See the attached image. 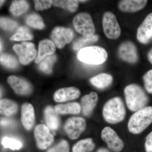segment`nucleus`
Returning <instances> with one entry per match:
<instances>
[{
    "label": "nucleus",
    "instance_id": "obj_1",
    "mask_svg": "<svg viewBox=\"0 0 152 152\" xmlns=\"http://www.w3.org/2000/svg\"><path fill=\"white\" fill-rule=\"evenodd\" d=\"M124 93L127 106L132 111L135 112L146 107L148 103V97L139 85L132 84L127 86Z\"/></svg>",
    "mask_w": 152,
    "mask_h": 152
},
{
    "label": "nucleus",
    "instance_id": "obj_2",
    "mask_svg": "<svg viewBox=\"0 0 152 152\" xmlns=\"http://www.w3.org/2000/svg\"><path fill=\"white\" fill-rule=\"evenodd\" d=\"M126 114L124 104L121 99L118 97L109 100L103 109L104 119L109 124H115L122 121Z\"/></svg>",
    "mask_w": 152,
    "mask_h": 152
},
{
    "label": "nucleus",
    "instance_id": "obj_3",
    "mask_svg": "<svg viewBox=\"0 0 152 152\" xmlns=\"http://www.w3.org/2000/svg\"><path fill=\"white\" fill-rule=\"evenodd\" d=\"M152 123V107L147 106L135 112L128 122L129 131L133 134L143 132Z\"/></svg>",
    "mask_w": 152,
    "mask_h": 152
},
{
    "label": "nucleus",
    "instance_id": "obj_4",
    "mask_svg": "<svg viewBox=\"0 0 152 152\" xmlns=\"http://www.w3.org/2000/svg\"><path fill=\"white\" fill-rule=\"evenodd\" d=\"M77 57L80 61L86 64L99 65L105 61L108 54L107 51L102 47L89 46L80 50Z\"/></svg>",
    "mask_w": 152,
    "mask_h": 152
},
{
    "label": "nucleus",
    "instance_id": "obj_5",
    "mask_svg": "<svg viewBox=\"0 0 152 152\" xmlns=\"http://www.w3.org/2000/svg\"><path fill=\"white\" fill-rule=\"evenodd\" d=\"M73 24L76 31L83 37H91L94 35L95 27L89 14L86 12L77 14L74 18Z\"/></svg>",
    "mask_w": 152,
    "mask_h": 152
},
{
    "label": "nucleus",
    "instance_id": "obj_6",
    "mask_svg": "<svg viewBox=\"0 0 152 152\" xmlns=\"http://www.w3.org/2000/svg\"><path fill=\"white\" fill-rule=\"evenodd\" d=\"M103 28L106 37L110 39H115L120 37L121 29L116 17L110 12L104 13L102 20Z\"/></svg>",
    "mask_w": 152,
    "mask_h": 152
},
{
    "label": "nucleus",
    "instance_id": "obj_7",
    "mask_svg": "<svg viewBox=\"0 0 152 152\" xmlns=\"http://www.w3.org/2000/svg\"><path fill=\"white\" fill-rule=\"evenodd\" d=\"M13 48L18 56L20 63L24 65L28 64L37 56V50L32 43L24 42L21 45L16 44Z\"/></svg>",
    "mask_w": 152,
    "mask_h": 152
},
{
    "label": "nucleus",
    "instance_id": "obj_8",
    "mask_svg": "<svg viewBox=\"0 0 152 152\" xmlns=\"http://www.w3.org/2000/svg\"><path fill=\"white\" fill-rule=\"evenodd\" d=\"M101 137L107 143L109 149L115 152H121L124 147V144L116 132L110 127H106L102 131Z\"/></svg>",
    "mask_w": 152,
    "mask_h": 152
},
{
    "label": "nucleus",
    "instance_id": "obj_9",
    "mask_svg": "<svg viewBox=\"0 0 152 152\" xmlns=\"http://www.w3.org/2000/svg\"><path fill=\"white\" fill-rule=\"evenodd\" d=\"M74 37V32L72 29L62 27L55 28L51 34L52 42L59 49L70 42Z\"/></svg>",
    "mask_w": 152,
    "mask_h": 152
},
{
    "label": "nucleus",
    "instance_id": "obj_10",
    "mask_svg": "<svg viewBox=\"0 0 152 152\" xmlns=\"http://www.w3.org/2000/svg\"><path fill=\"white\" fill-rule=\"evenodd\" d=\"M86 127V124L84 119L81 117H73L67 120L64 129L70 138L76 140L84 132Z\"/></svg>",
    "mask_w": 152,
    "mask_h": 152
},
{
    "label": "nucleus",
    "instance_id": "obj_11",
    "mask_svg": "<svg viewBox=\"0 0 152 152\" xmlns=\"http://www.w3.org/2000/svg\"><path fill=\"white\" fill-rule=\"evenodd\" d=\"M118 53L121 59L130 64L137 63L139 59L137 47L131 41H126L121 44Z\"/></svg>",
    "mask_w": 152,
    "mask_h": 152
},
{
    "label": "nucleus",
    "instance_id": "obj_12",
    "mask_svg": "<svg viewBox=\"0 0 152 152\" xmlns=\"http://www.w3.org/2000/svg\"><path fill=\"white\" fill-rule=\"evenodd\" d=\"M34 135L37 145L41 149H45L53 142V137L50 132L48 127L45 125L40 124L37 126Z\"/></svg>",
    "mask_w": 152,
    "mask_h": 152
},
{
    "label": "nucleus",
    "instance_id": "obj_13",
    "mask_svg": "<svg viewBox=\"0 0 152 152\" xmlns=\"http://www.w3.org/2000/svg\"><path fill=\"white\" fill-rule=\"evenodd\" d=\"M137 38L141 43L147 44L152 38V13L147 16L137 31Z\"/></svg>",
    "mask_w": 152,
    "mask_h": 152
},
{
    "label": "nucleus",
    "instance_id": "obj_14",
    "mask_svg": "<svg viewBox=\"0 0 152 152\" xmlns=\"http://www.w3.org/2000/svg\"><path fill=\"white\" fill-rule=\"evenodd\" d=\"M80 95V90L75 87H68L58 90L54 95V99L57 102H63L77 99Z\"/></svg>",
    "mask_w": 152,
    "mask_h": 152
},
{
    "label": "nucleus",
    "instance_id": "obj_15",
    "mask_svg": "<svg viewBox=\"0 0 152 152\" xmlns=\"http://www.w3.org/2000/svg\"><path fill=\"white\" fill-rule=\"evenodd\" d=\"M8 82L17 94L27 95L31 91V87L30 84L21 78L11 76L8 78Z\"/></svg>",
    "mask_w": 152,
    "mask_h": 152
},
{
    "label": "nucleus",
    "instance_id": "obj_16",
    "mask_svg": "<svg viewBox=\"0 0 152 152\" xmlns=\"http://www.w3.org/2000/svg\"><path fill=\"white\" fill-rule=\"evenodd\" d=\"M21 121L25 129L29 130L34 124V110L32 105L29 103H25L21 109Z\"/></svg>",
    "mask_w": 152,
    "mask_h": 152
},
{
    "label": "nucleus",
    "instance_id": "obj_17",
    "mask_svg": "<svg viewBox=\"0 0 152 152\" xmlns=\"http://www.w3.org/2000/svg\"><path fill=\"white\" fill-rule=\"evenodd\" d=\"M55 51L56 46L52 41L45 39L41 41L39 45V52L36 63L38 64L46 57L53 55Z\"/></svg>",
    "mask_w": 152,
    "mask_h": 152
},
{
    "label": "nucleus",
    "instance_id": "obj_18",
    "mask_svg": "<svg viewBox=\"0 0 152 152\" xmlns=\"http://www.w3.org/2000/svg\"><path fill=\"white\" fill-rule=\"evenodd\" d=\"M98 101L97 94L94 92H91L82 98L81 107L84 115L88 116L91 115Z\"/></svg>",
    "mask_w": 152,
    "mask_h": 152
},
{
    "label": "nucleus",
    "instance_id": "obj_19",
    "mask_svg": "<svg viewBox=\"0 0 152 152\" xmlns=\"http://www.w3.org/2000/svg\"><path fill=\"white\" fill-rule=\"evenodd\" d=\"M148 1L145 0H123L119 3V8L126 12H135L145 7Z\"/></svg>",
    "mask_w": 152,
    "mask_h": 152
},
{
    "label": "nucleus",
    "instance_id": "obj_20",
    "mask_svg": "<svg viewBox=\"0 0 152 152\" xmlns=\"http://www.w3.org/2000/svg\"><path fill=\"white\" fill-rule=\"evenodd\" d=\"M91 83L99 89H104L109 86L113 81V77L109 74L101 73L90 79Z\"/></svg>",
    "mask_w": 152,
    "mask_h": 152
},
{
    "label": "nucleus",
    "instance_id": "obj_21",
    "mask_svg": "<svg viewBox=\"0 0 152 152\" xmlns=\"http://www.w3.org/2000/svg\"><path fill=\"white\" fill-rule=\"evenodd\" d=\"M57 113L51 107H48L45 111V119L47 126L52 130H56L60 125V119Z\"/></svg>",
    "mask_w": 152,
    "mask_h": 152
},
{
    "label": "nucleus",
    "instance_id": "obj_22",
    "mask_svg": "<svg viewBox=\"0 0 152 152\" xmlns=\"http://www.w3.org/2000/svg\"><path fill=\"white\" fill-rule=\"evenodd\" d=\"M55 110L58 114H78L80 113L81 107L77 102L70 103L65 104H58L56 106Z\"/></svg>",
    "mask_w": 152,
    "mask_h": 152
},
{
    "label": "nucleus",
    "instance_id": "obj_23",
    "mask_svg": "<svg viewBox=\"0 0 152 152\" xmlns=\"http://www.w3.org/2000/svg\"><path fill=\"white\" fill-rule=\"evenodd\" d=\"M18 105L13 101L4 99L0 101L1 113L5 115L12 116L18 111Z\"/></svg>",
    "mask_w": 152,
    "mask_h": 152
},
{
    "label": "nucleus",
    "instance_id": "obj_24",
    "mask_svg": "<svg viewBox=\"0 0 152 152\" xmlns=\"http://www.w3.org/2000/svg\"><path fill=\"white\" fill-rule=\"evenodd\" d=\"M99 37L97 35H94L91 37H83L79 38L74 43L73 49L75 50H79L85 48L87 46L97 42Z\"/></svg>",
    "mask_w": 152,
    "mask_h": 152
},
{
    "label": "nucleus",
    "instance_id": "obj_25",
    "mask_svg": "<svg viewBox=\"0 0 152 152\" xmlns=\"http://www.w3.org/2000/svg\"><path fill=\"white\" fill-rule=\"evenodd\" d=\"M95 146L92 139L81 140L74 146L72 152H91L94 149Z\"/></svg>",
    "mask_w": 152,
    "mask_h": 152
},
{
    "label": "nucleus",
    "instance_id": "obj_26",
    "mask_svg": "<svg viewBox=\"0 0 152 152\" xmlns=\"http://www.w3.org/2000/svg\"><path fill=\"white\" fill-rule=\"evenodd\" d=\"M28 8V4L26 1H15L11 4L10 11L15 16H18L26 12Z\"/></svg>",
    "mask_w": 152,
    "mask_h": 152
},
{
    "label": "nucleus",
    "instance_id": "obj_27",
    "mask_svg": "<svg viewBox=\"0 0 152 152\" xmlns=\"http://www.w3.org/2000/svg\"><path fill=\"white\" fill-rule=\"evenodd\" d=\"M33 36L27 27L23 26L18 28L16 33L11 37V40L21 41L32 39Z\"/></svg>",
    "mask_w": 152,
    "mask_h": 152
},
{
    "label": "nucleus",
    "instance_id": "obj_28",
    "mask_svg": "<svg viewBox=\"0 0 152 152\" xmlns=\"http://www.w3.org/2000/svg\"><path fill=\"white\" fill-rule=\"evenodd\" d=\"M53 3L56 7L62 8L71 12H76L79 6V1L76 0L53 1Z\"/></svg>",
    "mask_w": 152,
    "mask_h": 152
},
{
    "label": "nucleus",
    "instance_id": "obj_29",
    "mask_svg": "<svg viewBox=\"0 0 152 152\" xmlns=\"http://www.w3.org/2000/svg\"><path fill=\"white\" fill-rule=\"evenodd\" d=\"M26 23L30 26L38 29H42L45 27L43 20L39 15L37 14L28 15L26 18Z\"/></svg>",
    "mask_w": 152,
    "mask_h": 152
},
{
    "label": "nucleus",
    "instance_id": "obj_30",
    "mask_svg": "<svg viewBox=\"0 0 152 152\" xmlns=\"http://www.w3.org/2000/svg\"><path fill=\"white\" fill-rule=\"evenodd\" d=\"M56 60V56L55 55L49 56L44 59L39 64V69L45 73L52 72L53 66Z\"/></svg>",
    "mask_w": 152,
    "mask_h": 152
},
{
    "label": "nucleus",
    "instance_id": "obj_31",
    "mask_svg": "<svg viewBox=\"0 0 152 152\" xmlns=\"http://www.w3.org/2000/svg\"><path fill=\"white\" fill-rule=\"evenodd\" d=\"M0 60L3 65L10 69H15L18 66V63L16 58L9 54H2Z\"/></svg>",
    "mask_w": 152,
    "mask_h": 152
},
{
    "label": "nucleus",
    "instance_id": "obj_32",
    "mask_svg": "<svg viewBox=\"0 0 152 152\" xmlns=\"http://www.w3.org/2000/svg\"><path fill=\"white\" fill-rule=\"evenodd\" d=\"M2 144L4 148H9L12 150H19L22 147L21 142L17 139L8 137L3 138Z\"/></svg>",
    "mask_w": 152,
    "mask_h": 152
},
{
    "label": "nucleus",
    "instance_id": "obj_33",
    "mask_svg": "<svg viewBox=\"0 0 152 152\" xmlns=\"http://www.w3.org/2000/svg\"><path fill=\"white\" fill-rule=\"evenodd\" d=\"M0 24L1 28L7 31H13L18 26V23L13 20L1 18L0 19Z\"/></svg>",
    "mask_w": 152,
    "mask_h": 152
},
{
    "label": "nucleus",
    "instance_id": "obj_34",
    "mask_svg": "<svg viewBox=\"0 0 152 152\" xmlns=\"http://www.w3.org/2000/svg\"><path fill=\"white\" fill-rule=\"evenodd\" d=\"M53 4V1L36 0L34 1L35 9L37 11L43 10L50 8Z\"/></svg>",
    "mask_w": 152,
    "mask_h": 152
},
{
    "label": "nucleus",
    "instance_id": "obj_35",
    "mask_svg": "<svg viewBox=\"0 0 152 152\" xmlns=\"http://www.w3.org/2000/svg\"><path fill=\"white\" fill-rule=\"evenodd\" d=\"M145 88L149 94H152V69L148 71L143 77Z\"/></svg>",
    "mask_w": 152,
    "mask_h": 152
},
{
    "label": "nucleus",
    "instance_id": "obj_36",
    "mask_svg": "<svg viewBox=\"0 0 152 152\" xmlns=\"http://www.w3.org/2000/svg\"><path fill=\"white\" fill-rule=\"evenodd\" d=\"M69 146L65 140L61 141L57 145L50 149L47 152H69Z\"/></svg>",
    "mask_w": 152,
    "mask_h": 152
},
{
    "label": "nucleus",
    "instance_id": "obj_37",
    "mask_svg": "<svg viewBox=\"0 0 152 152\" xmlns=\"http://www.w3.org/2000/svg\"><path fill=\"white\" fill-rule=\"evenodd\" d=\"M145 147L146 152H152V131L146 138Z\"/></svg>",
    "mask_w": 152,
    "mask_h": 152
},
{
    "label": "nucleus",
    "instance_id": "obj_38",
    "mask_svg": "<svg viewBox=\"0 0 152 152\" xmlns=\"http://www.w3.org/2000/svg\"><path fill=\"white\" fill-rule=\"evenodd\" d=\"M14 124H15V122L12 120L6 118H2L1 119V125L2 126H13Z\"/></svg>",
    "mask_w": 152,
    "mask_h": 152
},
{
    "label": "nucleus",
    "instance_id": "obj_39",
    "mask_svg": "<svg viewBox=\"0 0 152 152\" xmlns=\"http://www.w3.org/2000/svg\"><path fill=\"white\" fill-rule=\"evenodd\" d=\"M148 58L149 61L152 64V48L150 50L148 54Z\"/></svg>",
    "mask_w": 152,
    "mask_h": 152
},
{
    "label": "nucleus",
    "instance_id": "obj_40",
    "mask_svg": "<svg viewBox=\"0 0 152 152\" xmlns=\"http://www.w3.org/2000/svg\"><path fill=\"white\" fill-rule=\"evenodd\" d=\"M97 152H110L108 150L106 149L105 148L99 149Z\"/></svg>",
    "mask_w": 152,
    "mask_h": 152
},
{
    "label": "nucleus",
    "instance_id": "obj_41",
    "mask_svg": "<svg viewBox=\"0 0 152 152\" xmlns=\"http://www.w3.org/2000/svg\"><path fill=\"white\" fill-rule=\"evenodd\" d=\"M3 45L1 41V50H2Z\"/></svg>",
    "mask_w": 152,
    "mask_h": 152
},
{
    "label": "nucleus",
    "instance_id": "obj_42",
    "mask_svg": "<svg viewBox=\"0 0 152 152\" xmlns=\"http://www.w3.org/2000/svg\"><path fill=\"white\" fill-rule=\"evenodd\" d=\"M0 3H1V6L3 4V3L5 1H0Z\"/></svg>",
    "mask_w": 152,
    "mask_h": 152
},
{
    "label": "nucleus",
    "instance_id": "obj_43",
    "mask_svg": "<svg viewBox=\"0 0 152 152\" xmlns=\"http://www.w3.org/2000/svg\"><path fill=\"white\" fill-rule=\"evenodd\" d=\"M79 1L82 2H83L86 1Z\"/></svg>",
    "mask_w": 152,
    "mask_h": 152
}]
</instances>
